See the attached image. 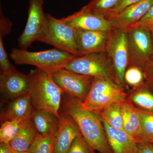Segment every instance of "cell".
<instances>
[{
  "label": "cell",
  "instance_id": "31",
  "mask_svg": "<svg viewBox=\"0 0 153 153\" xmlns=\"http://www.w3.org/2000/svg\"><path fill=\"white\" fill-rule=\"evenodd\" d=\"M140 1V0H121L120 2L113 9L110 11L105 18L109 15L117 13L128 6L137 2Z\"/></svg>",
  "mask_w": 153,
  "mask_h": 153
},
{
  "label": "cell",
  "instance_id": "30",
  "mask_svg": "<svg viewBox=\"0 0 153 153\" xmlns=\"http://www.w3.org/2000/svg\"><path fill=\"white\" fill-rule=\"evenodd\" d=\"M12 27V23L8 18L4 16L1 10L0 14V36L3 37L10 33Z\"/></svg>",
  "mask_w": 153,
  "mask_h": 153
},
{
  "label": "cell",
  "instance_id": "40",
  "mask_svg": "<svg viewBox=\"0 0 153 153\" xmlns=\"http://www.w3.org/2000/svg\"><path fill=\"white\" fill-rule=\"evenodd\" d=\"M91 153H96L95 151H92V152H91Z\"/></svg>",
  "mask_w": 153,
  "mask_h": 153
},
{
  "label": "cell",
  "instance_id": "20",
  "mask_svg": "<svg viewBox=\"0 0 153 153\" xmlns=\"http://www.w3.org/2000/svg\"><path fill=\"white\" fill-rule=\"evenodd\" d=\"M121 109L124 131L135 140L141 130L140 120L136 107L127 97L121 103Z\"/></svg>",
  "mask_w": 153,
  "mask_h": 153
},
{
  "label": "cell",
  "instance_id": "33",
  "mask_svg": "<svg viewBox=\"0 0 153 153\" xmlns=\"http://www.w3.org/2000/svg\"><path fill=\"white\" fill-rule=\"evenodd\" d=\"M146 83L153 82V59L148 66L143 70Z\"/></svg>",
  "mask_w": 153,
  "mask_h": 153
},
{
  "label": "cell",
  "instance_id": "7",
  "mask_svg": "<svg viewBox=\"0 0 153 153\" xmlns=\"http://www.w3.org/2000/svg\"><path fill=\"white\" fill-rule=\"evenodd\" d=\"M28 18L25 29L18 39L19 49H27L33 42H41L48 28L47 14L43 10L44 0H29Z\"/></svg>",
  "mask_w": 153,
  "mask_h": 153
},
{
  "label": "cell",
  "instance_id": "16",
  "mask_svg": "<svg viewBox=\"0 0 153 153\" xmlns=\"http://www.w3.org/2000/svg\"><path fill=\"white\" fill-rule=\"evenodd\" d=\"M107 139L113 153H139L137 143L124 130L113 128L102 120Z\"/></svg>",
  "mask_w": 153,
  "mask_h": 153
},
{
  "label": "cell",
  "instance_id": "36",
  "mask_svg": "<svg viewBox=\"0 0 153 153\" xmlns=\"http://www.w3.org/2000/svg\"><path fill=\"white\" fill-rule=\"evenodd\" d=\"M146 84L147 85L149 89L153 94V82H149V83H146Z\"/></svg>",
  "mask_w": 153,
  "mask_h": 153
},
{
  "label": "cell",
  "instance_id": "9",
  "mask_svg": "<svg viewBox=\"0 0 153 153\" xmlns=\"http://www.w3.org/2000/svg\"><path fill=\"white\" fill-rule=\"evenodd\" d=\"M105 52L112 63L116 82L125 87V73L129 63L126 32L116 30L110 32Z\"/></svg>",
  "mask_w": 153,
  "mask_h": 153
},
{
  "label": "cell",
  "instance_id": "38",
  "mask_svg": "<svg viewBox=\"0 0 153 153\" xmlns=\"http://www.w3.org/2000/svg\"><path fill=\"white\" fill-rule=\"evenodd\" d=\"M13 153H29V151H27V152H17V151H14V150H13Z\"/></svg>",
  "mask_w": 153,
  "mask_h": 153
},
{
  "label": "cell",
  "instance_id": "39",
  "mask_svg": "<svg viewBox=\"0 0 153 153\" xmlns=\"http://www.w3.org/2000/svg\"><path fill=\"white\" fill-rule=\"evenodd\" d=\"M149 143H150L151 144H152V145L153 146V140L151 141V142H150Z\"/></svg>",
  "mask_w": 153,
  "mask_h": 153
},
{
  "label": "cell",
  "instance_id": "18",
  "mask_svg": "<svg viewBox=\"0 0 153 153\" xmlns=\"http://www.w3.org/2000/svg\"><path fill=\"white\" fill-rule=\"evenodd\" d=\"M38 133L47 137H54L60 124V119L48 111L34 110L31 117Z\"/></svg>",
  "mask_w": 153,
  "mask_h": 153
},
{
  "label": "cell",
  "instance_id": "27",
  "mask_svg": "<svg viewBox=\"0 0 153 153\" xmlns=\"http://www.w3.org/2000/svg\"><path fill=\"white\" fill-rule=\"evenodd\" d=\"M145 82L143 69L136 66H128L124 75L125 84L132 88L138 86Z\"/></svg>",
  "mask_w": 153,
  "mask_h": 153
},
{
  "label": "cell",
  "instance_id": "5",
  "mask_svg": "<svg viewBox=\"0 0 153 153\" xmlns=\"http://www.w3.org/2000/svg\"><path fill=\"white\" fill-rule=\"evenodd\" d=\"M128 66L143 70L153 59V42L150 30L143 26L132 27L126 32Z\"/></svg>",
  "mask_w": 153,
  "mask_h": 153
},
{
  "label": "cell",
  "instance_id": "1",
  "mask_svg": "<svg viewBox=\"0 0 153 153\" xmlns=\"http://www.w3.org/2000/svg\"><path fill=\"white\" fill-rule=\"evenodd\" d=\"M82 101L63 93L60 113L73 119L92 150L113 153L110 146L102 120L98 112L82 109Z\"/></svg>",
  "mask_w": 153,
  "mask_h": 153
},
{
  "label": "cell",
  "instance_id": "32",
  "mask_svg": "<svg viewBox=\"0 0 153 153\" xmlns=\"http://www.w3.org/2000/svg\"><path fill=\"white\" fill-rule=\"evenodd\" d=\"M153 25V4L147 13L143 17L142 19L132 27L135 26H143L150 28Z\"/></svg>",
  "mask_w": 153,
  "mask_h": 153
},
{
  "label": "cell",
  "instance_id": "26",
  "mask_svg": "<svg viewBox=\"0 0 153 153\" xmlns=\"http://www.w3.org/2000/svg\"><path fill=\"white\" fill-rule=\"evenodd\" d=\"M54 137H47L37 133L29 149V153H53Z\"/></svg>",
  "mask_w": 153,
  "mask_h": 153
},
{
  "label": "cell",
  "instance_id": "21",
  "mask_svg": "<svg viewBox=\"0 0 153 153\" xmlns=\"http://www.w3.org/2000/svg\"><path fill=\"white\" fill-rule=\"evenodd\" d=\"M128 98L136 107L153 111V94L149 89L145 82L138 86L132 88Z\"/></svg>",
  "mask_w": 153,
  "mask_h": 153
},
{
  "label": "cell",
  "instance_id": "12",
  "mask_svg": "<svg viewBox=\"0 0 153 153\" xmlns=\"http://www.w3.org/2000/svg\"><path fill=\"white\" fill-rule=\"evenodd\" d=\"M30 77L17 71L8 74L0 75V92L6 100L10 101L29 92Z\"/></svg>",
  "mask_w": 153,
  "mask_h": 153
},
{
  "label": "cell",
  "instance_id": "24",
  "mask_svg": "<svg viewBox=\"0 0 153 153\" xmlns=\"http://www.w3.org/2000/svg\"><path fill=\"white\" fill-rule=\"evenodd\" d=\"M121 0H91L83 7L85 10L105 18Z\"/></svg>",
  "mask_w": 153,
  "mask_h": 153
},
{
  "label": "cell",
  "instance_id": "10",
  "mask_svg": "<svg viewBox=\"0 0 153 153\" xmlns=\"http://www.w3.org/2000/svg\"><path fill=\"white\" fill-rule=\"evenodd\" d=\"M63 93L83 102L86 98L94 78L72 72L65 68L50 73Z\"/></svg>",
  "mask_w": 153,
  "mask_h": 153
},
{
  "label": "cell",
  "instance_id": "2",
  "mask_svg": "<svg viewBox=\"0 0 153 153\" xmlns=\"http://www.w3.org/2000/svg\"><path fill=\"white\" fill-rule=\"evenodd\" d=\"M29 94L34 110L51 113L60 118V109L62 96L61 89L49 73L36 68L30 71Z\"/></svg>",
  "mask_w": 153,
  "mask_h": 153
},
{
  "label": "cell",
  "instance_id": "35",
  "mask_svg": "<svg viewBox=\"0 0 153 153\" xmlns=\"http://www.w3.org/2000/svg\"><path fill=\"white\" fill-rule=\"evenodd\" d=\"M0 153H13V151L9 144L1 143Z\"/></svg>",
  "mask_w": 153,
  "mask_h": 153
},
{
  "label": "cell",
  "instance_id": "6",
  "mask_svg": "<svg viewBox=\"0 0 153 153\" xmlns=\"http://www.w3.org/2000/svg\"><path fill=\"white\" fill-rule=\"evenodd\" d=\"M65 68L75 73L110 79L116 82L112 63L105 52L75 56Z\"/></svg>",
  "mask_w": 153,
  "mask_h": 153
},
{
  "label": "cell",
  "instance_id": "4",
  "mask_svg": "<svg viewBox=\"0 0 153 153\" xmlns=\"http://www.w3.org/2000/svg\"><path fill=\"white\" fill-rule=\"evenodd\" d=\"M128 96L125 87L118 85L114 81L94 78L81 107L85 110L98 112L111 105L122 102Z\"/></svg>",
  "mask_w": 153,
  "mask_h": 153
},
{
  "label": "cell",
  "instance_id": "11",
  "mask_svg": "<svg viewBox=\"0 0 153 153\" xmlns=\"http://www.w3.org/2000/svg\"><path fill=\"white\" fill-rule=\"evenodd\" d=\"M153 4V0H140L119 13L105 18L109 21L114 30L126 32L147 13Z\"/></svg>",
  "mask_w": 153,
  "mask_h": 153
},
{
  "label": "cell",
  "instance_id": "3",
  "mask_svg": "<svg viewBox=\"0 0 153 153\" xmlns=\"http://www.w3.org/2000/svg\"><path fill=\"white\" fill-rule=\"evenodd\" d=\"M75 56L55 48L39 52L13 48L10 54L15 64L32 65L49 74L66 68Z\"/></svg>",
  "mask_w": 153,
  "mask_h": 153
},
{
  "label": "cell",
  "instance_id": "22",
  "mask_svg": "<svg viewBox=\"0 0 153 153\" xmlns=\"http://www.w3.org/2000/svg\"><path fill=\"white\" fill-rule=\"evenodd\" d=\"M121 103H114L97 112L101 119L109 125L115 128L124 130Z\"/></svg>",
  "mask_w": 153,
  "mask_h": 153
},
{
  "label": "cell",
  "instance_id": "19",
  "mask_svg": "<svg viewBox=\"0 0 153 153\" xmlns=\"http://www.w3.org/2000/svg\"><path fill=\"white\" fill-rule=\"evenodd\" d=\"M36 127L31 117L25 119L20 123L16 136L9 143L14 151L27 152L37 135Z\"/></svg>",
  "mask_w": 153,
  "mask_h": 153
},
{
  "label": "cell",
  "instance_id": "37",
  "mask_svg": "<svg viewBox=\"0 0 153 153\" xmlns=\"http://www.w3.org/2000/svg\"><path fill=\"white\" fill-rule=\"evenodd\" d=\"M149 29L150 30L151 35H152V39L153 42V25Z\"/></svg>",
  "mask_w": 153,
  "mask_h": 153
},
{
  "label": "cell",
  "instance_id": "34",
  "mask_svg": "<svg viewBox=\"0 0 153 153\" xmlns=\"http://www.w3.org/2000/svg\"><path fill=\"white\" fill-rule=\"evenodd\" d=\"M139 153H153V146L150 143H137Z\"/></svg>",
  "mask_w": 153,
  "mask_h": 153
},
{
  "label": "cell",
  "instance_id": "13",
  "mask_svg": "<svg viewBox=\"0 0 153 153\" xmlns=\"http://www.w3.org/2000/svg\"><path fill=\"white\" fill-rule=\"evenodd\" d=\"M62 19L78 30L108 32L114 30L107 19L89 13L83 8Z\"/></svg>",
  "mask_w": 153,
  "mask_h": 153
},
{
  "label": "cell",
  "instance_id": "29",
  "mask_svg": "<svg viewBox=\"0 0 153 153\" xmlns=\"http://www.w3.org/2000/svg\"><path fill=\"white\" fill-rule=\"evenodd\" d=\"M92 151L81 134L75 138L67 153H91Z\"/></svg>",
  "mask_w": 153,
  "mask_h": 153
},
{
  "label": "cell",
  "instance_id": "8",
  "mask_svg": "<svg viewBox=\"0 0 153 153\" xmlns=\"http://www.w3.org/2000/svg\"><path fill=\"white\" fill-rule=\"evenodd\" d=\"M47 33L41 42L75 56H80L76 44V28L62 19H57L50 14H47Z\"/></svg>",
  "mask_w": 153,
  "mask_h": 153
},
{
  "label": "cell",
  "instance_id": "28",
  "mask_svg": "<svg viewBox=\"0 0 153 153\" xmlns=\"http://www.w3.org/2000/svg\"><path fill=\"white\" fill-rule=\"evenodd\" d=\"M2 37L0 36V67L1 74H8L18 71L16 67L10 62L6 52Z\"/></svg>",
  "mask_w": 153,
  "mask_h": 153
},
{
  "label": "cell",
  "instance_id": "15",
  "mask_svg": "<svg viewBox=\"0 0 153 153\" xmlns=\"http://www.w3.org/2000/svg\"><path fill=\"white\" fill-rule=\"evenodd\" d=\"M60 114V126L54 136L53 153H67L74 140L81 132L72 118L64 114Z\"/></svg>",
  "mask_w": 153,
  "mask_h": 153
},
{
  "label": "cell",
  "instance_id": "14",
  "mask_svg": "<svg viewBox=\"0 0 153 153\" xmlns=\"http://www.w3.org/2000/svg\"><path fill=\"white\" fill-rule=\"evenodd\" d=\"M110 32L76 29V44L79 55L105 52Z\"/></svg>",
  "mask_w": 153,
  "mask_h": 153
},
{
  "label": "cell",
  "instance_id": "17",
  "mask_svg": "<svg viewBox=\"0 0 153 153\" xmlns=\"http://www.w3.org/2000/svg\"><path fill=\"white\" fill-rule=\"evenodd\" d=\"M33 111L30 94L28 93L10 101L5 108L1 111V123L16 119L31 117Z\"/></svg>",
  "mask_w": 153,
  "mask_h": 153
},
{
  "label": "cell",
  "instance_id": "25",
  "mask_svg": "<svg viewBox=\"0 0 153 153\" xmlns=\"http://www.w3.org/2000/svg\"><path fill=\"white\" fill-rule=\"evenodd\" d=\"M23 120L16 119L2 123L0 128V142L8 144L16 136L20 123Z\"/></svg>",
  "mask_w": 153,
  "mask_h": 153
},
{
  "label": "cell",
  "instance_id": "23",
  "mask_svg": "<svg viewBox=\"0 0 153 153\" xmlns=\"http://www.w3.org/2000/svg\"><path fill=\"white\" fill-rule=\"evenodd\" d=\"M140 120V132L135 141L137 143H149L153 140V111L136 107Z\"/></svg>",
  "mask_w": 153,
  "mask_h": 153
}]
</instances>
